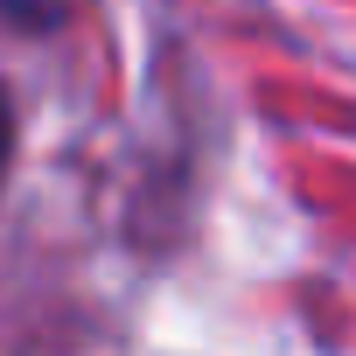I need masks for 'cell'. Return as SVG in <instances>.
I'll return each instance as SVG.
<instances>
[{
	"instance_id": "cell-1",
	"label": "cell",
	"mask_w": 356,
	"mask_h": 356,
	"mask_svg": "<svg viewBox=\"0 0 356 356\" xmlns=\"http://www.w3.org/2000/svg\"><path fill=\"white\" fill-rule=\"evenodd\" d=\"M8 133H15V119H8V98H0V168H8Z\"/></svg>"
}]
</instances>
